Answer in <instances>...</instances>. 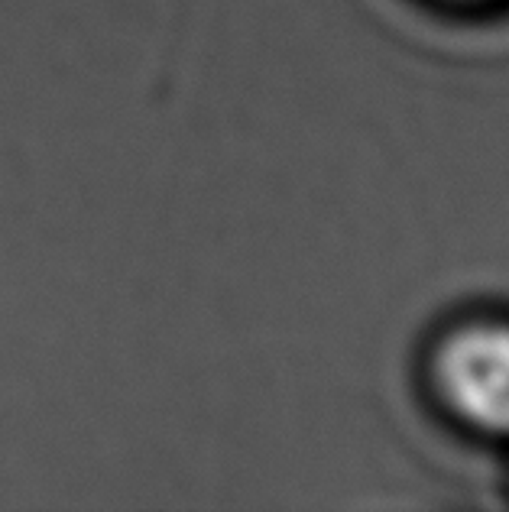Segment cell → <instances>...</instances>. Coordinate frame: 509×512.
I'll list each match as a JSON object with an SVG mask.
<instances>
[{
    "instance_id": "6da1fadb",
    "label": "cell",
    "mask_w": 509,
    "mask_h": 512,
    "mask_svg": "<svg viewBox=\"0 0 509 512\" xmlns=\"http://www.w3.org/2000/svg\"><path fill=\"white\" fill-rule=\"evenodd\" d=\"M435 386L445 406L484 435L509 438V325L474 321L435 350Z\"/></svg>"
}]
</instances>
